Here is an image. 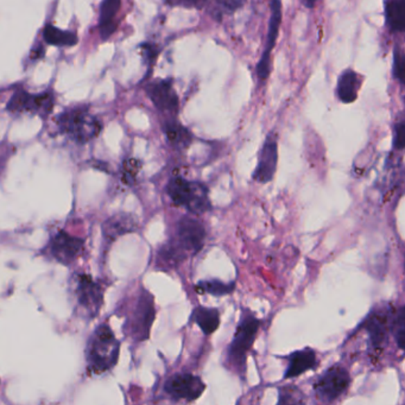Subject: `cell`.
<instances>
[{"mask_svg":"<svg viewBox=\"0 0 405 405\" xmlns=\"http://www.w3.org/2000/svg\"><path fill=\"white\" fill-rule=\"evenodd\" d=\"M206 235L205 226L199 220L181 217L170 239L159 247L156 265L163 270L175 269L204 249Z\"/></svg>","mask_w":405,"mask_h":405,"instance_id":"obj_1","label":"cell"},{"mask_svg":"<svg viewBox=\"0 0 405 405\" xmlns=\"http://www.w3.org/2000/svg\"><path fill=\"white\" fill-rule=\"evenodd\" d=\"M118 316L124 318L123 333L132 343H141L150 338L155 322L156 307L154 295L141 288L134 295H127L118 305Z\"/></svg>","mask_w":405,"mask_h":405,"instance_id":"obj_2","label":"cell"},{"mask_svg":"<svg viewBox=\"0 0 405 405\" xmlns=\"http://www.w3.org/2000/svg\"><path fill=\"white\" fill-rule=\"evenodd\" d=\"M262 326V321L247 308H242L238 325L235 327L232 341L228 343L224 365L232 373L245 379L247 371V357Z\"/></svg>","mask_w":405,"mask_h":405,"instance_id":"obj_3","label":"cell"},{"mask_svg":"<svg viewBox=\"0 0 405 405\" xmlns=\"http://www.w3.org/2000/svg\"><path fill=\"white\" fill-rule=\"evenodd\" d=\"M120 341L107 322H102L88 338L84 350L86 370L89 376H101L117 366Z\"/></svg>","mask_w":405,"mask_h":405,"instance_id":"obj_4","label":"cell"},{"mask_svg":"<svg viewBox=\"0 0 405 405\" xmlns=\"http://www.w3.org/2000/svg\"><path fill=\"white\" fill-rule=\"evenodd\" d=\"M74 309L81 318L91 321L98 318L104 307L106 285L102 280H94L88 273H75L69 285Z\"/></svg>","mask_w":405,"mask_h":405,"instance_id":"obj_5","label":"cell"},{"mask_svg":"<svg viewBox=\"0 0 405 405\" xmlns=\"http://www.w3.org/2000/svg\"><path fill=\"white\" fill-rule=\"evenodd\" d=\"M61 134L78 144H84L100 134L102 125L98 118L89 113L86 106H76L63 111L56 118Z\"/></svg>","mask_w":405,"mask_h":405,"instance_id":"obj_6","label":"cell"},{"mask_svg":"<svg viewBox=\"0 0 405 405\" xmlns=\"http://www.w3.org/2000/svg\"><path fill=\"white\" fill-rule=\"evenodd\" d=\"M167 194L174 205L184 207L190 213L199 215L212 209L208 188L205 184L186 180L183 176H175L169 180Z\"/></svg>","mask_w":405,"mask_h":405,"instance_id":"obj_7","label":"cell"},{"mask_svg":"<svg viewBox=\"0 0 405 405\" xmlns=\"http://www.w3.org/2000/svg\"><path fill=\"white\" fill-rule=\"evenodd\" d=\"M350 372L343 365L335 363L318 377L314 384V393L325 403H333L345 395L351 386Z\"/></svg>","mask_w":405,"mask_h":405,"instance_id":"obj_8","label":"cell"},{"mask_svg":"<svg viewBox=\"0 0 405 405\" xmlns=\"http://www.w3.org/2000/svg\"><path fill=\"white\" fill-rule=\"evenodd\" d=\"M205 381L192 373H176L169 377L163 385V393L172 401L192 403L200 398L206 391Z\"/></svg>","mask_w":405,"mask_h":405,"instance_id":"obj_9","label":"cell"},{"mask_svg":"<svg viewBox=\"0 0 405 405\" xmlns=\"http://www.w3.org/2000/svg\"><path fill=\"white\" fill-rule=\"evenodd\" d=\"M84 246V239L71 235L66 231L60 230L51 235L44 253L48 258L53 259L64 267H69L75 263L82 253Z\"/></svg>","mask_w":405,"mask_h":405,"instance_id":"obj_10","label":"cell"},{"mask_svg":"<svg viewBox=\"0 0 405 405\" xmlns=\"http://www.w3.org/2000/svg\"><path fill=\"white\" fill-rule=\"evenodd\" d=\"M360 328L366 332L372 352L379 354L388 343V335L393 333V309L373 310Z\"/></svg>","mask_w":405,"mask_h":405,"instance_id":"obj_11","label":"cell"},{"mask_svg":"<svg viewBox=\"0 0 405 405\" xmlns=\"http://www.w3.org/2000/svg\"><path fill=\"white\" fill-rule=\"evenodd\" d=\"M8 111L12 113L31 112L42 118L49 116L54 107V96L51 93L30 94L23 88H18L8 102Z\"/></svg>","mask_w":405,"mask_h":405,"instance_id":"obj_12","label":"cell"},{"mask_svg":"<svg viewBox=\"0 0 405 405\" xmlns=\"http://www.w3.org/2000/svg\"><path fill=\"white\" fill-rule=\"evenodd\" d=\"M271 16L269 21V30H267V44L264 49L262 57L257 64V74L260 80H267L271 71V51L276 44L277 37L280 34V26L282 23V4L280 1H272Z\"/></svg>","mask_w":405,"mask_h":405,"instance_id":"obj_13","label":"cell"},{"mask_svg":"<svg viewBox=\"0 0 405 405\" xmlns=\"http://www.w3.org/2000/svg\"><path fill=\"white\" fill-rule=\"evenodd\" d=\"M149 99L161 112L175 114L180 107V99L172 86V80H156L145 87Z\"/></svg>","mask_w":405,"mask_h":405,"instance_id":"obj_14","label":"cell"},{"mask_svg":"<svg viewBox=\"0 0 405 405\" xmlns=\"http://www.w3.org/2000/svg\"><path fill=\"white\" fill-rule=\"evenodd\" d=\"M278 163V144L273 134H269L260 149L258 164L253 172V180L259 183H269L276 174Z\"/></svg>","mask_w":405,"mask_h":405,"instance_id":"obj_15","label":"cell"},{"mask_svg":"<svg viewBox=\"0 0 405 405\" xmlns=\"http://www.w3.org/2000/svg\"><path fill=\"white\" fill-rule=\"evenodd\" d=\"M285 359L288 360V368L283 377L285 380L295 379L318 368V355L310 347H305L302 350L293 352L285 357Z\"/></svg>","mask_w":405,"mask_h":405,"instance_id":"obj_16","label":"cell"},{"mask_svg":"<svg viewBox=\"0 0 405 405\" xmlns=\"http://www.w3.org/2000/svg\"><path fill=\"white\" fill-rule=\"evenodd\" d=\"M138 222L137 219L127 213H118L109 217L102 225V233L109 242L117 240L124 234L131 233L137 230Z\"/></svg>","mask_w":405,"mask_h":405,"instance_id":"obj_17","label":"cell"},{"mask_svg":"<svg viewBox=\"0 0 405 405\" xmlns=\"http://www.w3.org/2000/svg\"><path fill=\"white\" fill-rule=\"evenodd\" d=\"M189 321L197 325L205 336L213 334L220 326V310L209 308L205 305H197L192 309Z\"/></svg>","mask_w":405,"mask_h":405,"instance_id":"obj_18","label":"cell"},{"mask_svg":"<svg viewBox=\"0 0 405 405\" xmlns=\"http://www.w3.org/2000/svg\"><path fill=\"white\" fill-rule=\"evenodd\" d=\"M363 80V76L353 69L343 71V74L339 76L336 86V96L340 101H343V104H352L357 100Z\"/></svg>","mask_w":405,"mask_h":405,"instance_id":"obj_19","label":"cell"},{"mask_svg":"<svg viewBox=\"0 0 405 405\" xmlns=\"http://www.w3.org/2000/svg\"><path fill=\"white\" fill-rule=\"evenodd\" d=\"M120 6L121 1L119 0H105L101 3L99 31L104 41H107L117 30V16Z\"/></svg>","mask_w":405,"mask_h":405,"instance_id":"obj_20","label":"cell"},{"mask_svg":"<svg viewBox=\"0 0 405 405\" xmlns=\"http://www.w3.org/2000/svg\"><path fill=\"white\" fill-rule=\"evenodd\" d=\"M163 132L168 143L179 150L188 147L192 143V134L177 121H167L163 125Z\"/></svg>","mask_w":405,"mask_h":405,"instance_id":"obj_21","label":"cell"},{"mask_svg":"<svg viewBox=\"0 0 405 405\" xmlns=\"http://www.w3.org/2000/svg\"><path fill=\"white\" fill-rule=\"evenodd\" d=\"M384 5L388 28L396 33H405V0L385 1Z\"/></svg>","mask_w":405,"mask_h":405,"instance_id":"obj_22","label":"cell"},{"mask_svg":"<svg viewBox=\"0 0 405 405\" xmlns=\"http://www.w3.org/2000/svg\"><path fill=\"white\" fill-rule=\"evenodd\" d=\"M43 38L49 46H73L78 43V35L74 31L61 30L53 24H48L43 30Z\"/></svg>","mask_w":405,"mask_h":405,"instance_id":"obj_23","label":"cell"},{"mask_svg":"<svg viewBox=\"0 0 405 405\" xmlns=\"http://www.w3.org/2000/svg\"><path fill=\"white\" fill-rule=\"evenodd\" d=\"M235 283H226L220 280H200L195 285V291L200 295H210L214 297H224L234 293Z\"/></svg>","mask_w":405,"mask_h":405,"instance_id":"obj_24","label":"cell"},{"mask_svg":"<svg viewBox=\"0 0 405 405\" xmlns=\"http://www.w3.org/2000/svg\"><path fill=\"white\" fill-rule=\"evenodd\" d=\"M276 405H307V397L296 385H283L278 388Z\"/></svg>","mask_w":405,"mask_h":405,"instance_id":"obj_25","label":"cell"},{"mask_svg":"<svg viewBox=\"0 0 405 405\" xmlns=\"http://www.w3.org/2000/svg\"><path fill=\"white\" fill-rule=\"evenodd\" d=\"M208 5L212 6L210 11H209L210 15L217 21H220L224 15L235 12L237 10L242 8L244 3L239 1V0H226V1L219 0V1H214V3H210Z\"/></svg>","mask_w":405,"mask_h":405,"instance_id":"obj_26","label":"cell"},{"mask_svg":"<svg viewBox=\"0 0 405 405\" xmlns=\"http://www.w3.org/2000/svg\"><path fill=\"white\" fill-rule=\"evenodd\" d=\"M393 75L405 84V51L399 46L393 49Z\"/></svg>","mask_w":405,"mask_h":405,"instance_id":"obj_27","label":"cell"},{"mask_svg":"<svg viewBox=\"0 0 405 405\" xmlns=\"http://www.w3.org/2000/svg\"><path fill=\"white\" fill-rule=\"evenodd\" d=\"M393 145H395L397 150L405 149V123L396 126V134H395Z\"/></svg>","mask_w":405,"mask_h":405,"instance_id":"obj_28","label":"cell"},{"mask_svg":"<svg viewBox=\"0 0 405 405\" xmlns=\"http://www.w3.org/2000/svg\"><path fill=\"white\" fill-rule=\"evenodd\" d=\"M396 345L405 354V326L397 327L393 330Z\"/></svg>","mask_w":405,"mask_h":405,"instance_id":"obj_29","label":"cell"},{"mask_svg":"<svg viewBox=\"0 0 405 405\" xmlns=\"http://www.w3.org/2000/svg\"><path fill=\"white\" fill-rule=\"evenodd\" d=\"M43 55H44V49H43V46H37V48H35L34 51H33V53H31V59H41V57H43Z\"/></svg>","mask_w":405,"mask_h":405,"instance_id":"obj_30","label":"cell"},{"mask_svg":"<svg viewBox=\"0 0 405 405\" xmlns=\"http://www.w3.org/2000/svg\"><path fill=\"white\" fill-rule=\"evenodd\" d=\"M303 4H305V6H308V8H313L314 6V3H303Z\"/></svg>","mask_w":405,"mask_h":405,"instance_id":"obj_31","label":"cell"},{"mask_svg":"<svg viewBox=\"0 0 405 405\" xmlns=\"http://www.w3.org/2000/svg\"><path fill=\"white\" fill-rule=\"evenodd\" d=\"M404 405H405V403H404Z\"/></svg>","mask_w":405,"mask_h":405,"instance_id":"obj_32","label":"cell"}]
</instances>
